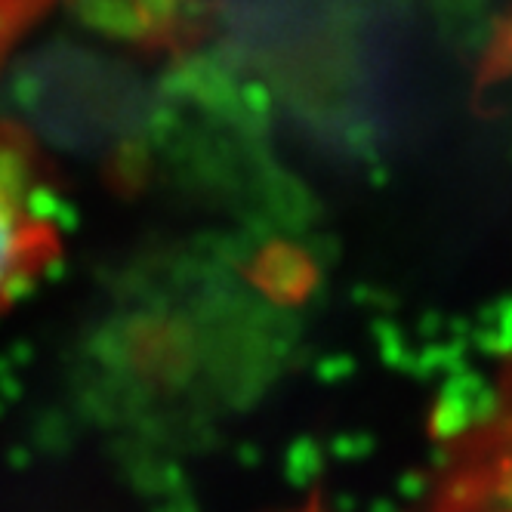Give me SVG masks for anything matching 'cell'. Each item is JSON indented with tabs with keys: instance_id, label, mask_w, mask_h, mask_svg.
<instances>
[{
	"instance_id": "2",
	"label": "cell",
	"mask_w": 512,
	"mask_h": 512,
	"mask_svg": "<svg viewBox=\"0 0 512 512\" xmlns=\"http://www.w3.org/2000/svg\"><path fill=\"white\" fill-rule=\"evenodd\" d=\"M133 13L139 16V22L145 25H164L173 10H176V0H130Z\"/></svg>"
},
{
	"instance_id": "1",
	"label": "cell",
	"mask_w": 512,
	"mask_h": 512,
	"mask_svg": "<svg viewBox=\"0 0 512 512\" xmlns=\"http://www.w3.org/2000/svg\"><path fill=\"white\" fill-rule=\"evenodd\" d=\"M59 241L38 176L19 142L0 136V306L38 278Z\"/></svg>"
}]
</instances>
